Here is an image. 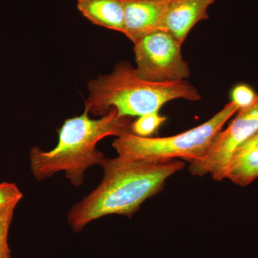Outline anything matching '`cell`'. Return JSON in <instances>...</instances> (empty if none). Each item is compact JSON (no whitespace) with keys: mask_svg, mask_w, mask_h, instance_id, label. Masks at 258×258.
<instances>
[{"mask_svg":"<svg viewBox=\"0 0 258 258\" xmlns=\"http://www.w3.org/2000/svg\"><path fill=\"white\" fill-rule=\"evenodd\" d=\"M103 177L92 192L75 204L68 222L75 232L90 222L110 215L133 216L142 204L160 192L166 180L184 169L176 159L164 162L123 160L118 157L101 163Z\"/></svg>","mask_w":258,"mask_h":258,"instance_id":"6da1fadb","label":"cell"},{"mask_svg":"<svg viewBox=\"0 0 258 258\" xmlns=\"http://www.w3.org/2000/svg\"><path fill=\"white\" fill-rule=\"evenodd\" d=\"M88 114L85 110L81 115L64 120L58 130V143L50 152L31 149L30 168L35 179L41 181L62 171L71 184L81 186L88 168L101 165L106 159L97 150V144L110 136L132 133L133 117L120 115L115 109L98 119H91Z\"/></svg>","mask_w":258,"mask_h":258,"instance_id":"7a4b0ae2","label":"cell"},{"mask_svg":"<svg viewBox=\"0 0 258 258\" xmlns=\"http://www.w3.org/2000/svg\"><path fill=\"white\" fill-rule=\"evenodd\" d=\"M85 110L103 117L115 109L124 116H142L159 113L164 105L176 99L197 101L201 95L185 81L156 83L141 79L126 61L115 64L111 74L101 75L88 83Z\"/></svg>","mask_w":258,"mask_h":258,"instance_id":"3957f363","label":"cell"},{"mask_svg":"<svg viewBox=\"0 0 258 258\" xmlns=\"http://www.w3.org/2000/svg\"><path fill=\"white\" fill-rule=\"evenodd\" d=\"M239 110L230 101L208 121L183 133L157 138L129 133L117 137L112 146L123 160L157 163L180 159L190 163L205 157L217 134Z\"/></svg>","mask_w":258,"mask_h":258,"instance_id":"277c9868","label":"cell"},{"mask_svg":"<svg viewBox=\"0 0 258 258\" xmlns=\"http://www.w3.org/2000/svg\"><path fill=\"white\" fill-rule=\"evenodd\" d=\"M182 43L164 30L148 34L134 42L137 67L141 79L156 83L185 81L189 64L181 54Z\"/></svg>","mask_w":258,"mask_h":258,"instance_id":"5b68a950","label":"cell"},{"mask_svg":"<svg viewBox=\"0 0 258 258\" xmlns=\"http://www.w3.org/2000/svg\"><path fill=\"white\" fill-rule=\"evenodd\" d=\"M235 118L221 131L205 157L189 163L194 176L210 174L217 181L225 179V174L232 154L244 142L258 132V94L253 103L239 110Z\"/></svg>","mask_w":258,"mask_h":258,"instance_id":"8992f818","label":"cell"},{"mask_svg":"<svg viewBox=\"0 0 258 258\" xmlns=\"http://www.w3.org/2000/svg\"><path fill=\"white\" fill-rule=\"evenodd\" d=\"M124 11L123 33L132 42L159 30L170 0H121Z\"/></svg>","mask_w":258,"mask_h":258,"instance_id":"52a82bcc","label":"cell"},{"mask_svg":"<svg viewBox=\"0 0 258 258\" xmlns=\"http://www.w3.org/2000/svg\"><path fill=\"white\" fill-rule=\"evenodd\" d=\"M217 0H170L163 29L184 43L200 21L208 20V9Z\"/></svg>","mask_w":258,"mask_h":258,"instance_id":"ba28073f","label":"cell"},{"mask_svg":"<svg viewBox=\"0 0 258 258\" xmlns=\"http://www.w3.org/2000/svg\"><path fill=\"white\" fill-rule=\"evenodd\" d=\"M258 178V132L237 148L225 171V179L246 186Z\"/></svg>","mask_w":258,"mask_h":258,"instance_id":"9c48e42d","label":"cell"},{"mask_svg":"<svg viewBox=\"0 0 258 258\" xmlns=\"http://www.w3.org/2000/svg\"><path fill=\"white\" fill-rule=\"evenodd\" d=\"M77 8L91 23L123 33L124 11L121 0H78Z\"/></svg>","mask_w":258,"mask_h":258,"instance_id":"30bf717a","label":"cell"},{"mask_svg":"<svg viewBox=\"0 0 258 258\" xmlns=\"http://www.w3.org/2000/svg\"><path fill=\"white\" fill-rule=\"evenodd\" d=\"M19 202H11L0 208V258H11L8 233L14 210Z\"/></svg>","mask_w":258,"mask_h":258,"instance_id":"8fae6325","label":"cell"},{"mask_svg":"<svg viewBox=\"0 0 258 258\" xmlns=\"http://www.w3.org/2000/svg\"><path fill=\"white\" fill-rule=\"evenodd\" d=\"M166 120L159 113H148L132 122V133L141 137H150Z\"/></svg>","mask_w":258,"mask_h":258,"instance_id":"7c38bea8","label":"cell"},{"mask_svg":"<svg viewBox=\"0 0 258 258\" xmlns=\"http://www.w3.org/2000/svg\"><path fill=\"white\" fill-rule=\"evenodd\" d=\"M256 96L257 93L254 92L252 87L249 85L241 83L236 85L235 87L232 88L231 92V101L235 103L240 110L250 106L255 100Z\"/></svg>","mask_w":258,"mask_h":258,"instance_id":"4fadbf2b","label":"cell"},{"mask_svg":"<svg viewBox=\"0 0 258 258\" xmlns=\"http://www.w3.org/2000/svg\"><path fill=\"white\" fill-rule=\"evenodd\" d=\"M23 196V193L13 183L0 184V208L11 202L20 201Z\"/></svg>","mask_w":258,"mask_h":258,"instance_id":"5bb4252c","label":"cell"}]
</instances>
